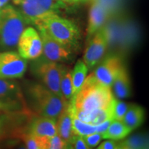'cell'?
I'll return each mask as SVG.
<instances>
[{
    "label": "cell",
    "mask_w": 149,
    "mask_h": 149,
    "mask_svg": "<svg viewBox=\"0 0 149 149\" xmlns=\"http://www.w3.org/2000/svg\"><path fill=\"white\" fill-rule=\"evenodd\" d=\"M115 100L111 87L97 83L89 75L77 94L69 102L68 107L72 116L87 123L88 114L109 107Z\"/></svg>",
    "instance_id": "1"
},
{
    "label": "cell",
    "mask_w": 149,
    "mask_h": 149,
    "mask_svg": "<svg viewBox=\"0 0 149 149\" xmlns=\"http://www.w3.org/2000/svg\"><path fill=\"white\" fill-rule=\"evenodd\" d=\"M35 26L42 27L53 40L70 51H75L79 46L80 33L77 26L59 15L46 17Z\"/></svg>",
    "instance_id": "2"
},
{
    "label": "cell",
    "mask_w": 149,
    "mask_h": 149,
    "mask_svg": "<svg viewBox=\"0 0 149 149\" xmlns=\"http://www.w3.org/2000/svg\"><path fill=\"white\" fill-rule=\"evenodd\" d=\"M26 25L18 9L11 5L0 9V51L15 47Z\"/></svg>",
    "instance_id": "3"
},
{
    "label": "cell",
    "mask_w": 149,
    "mask_h": 149,
    "mask_svg": "<svg viewBox=\"0 0 149 149\" xmlns=\"http://www.w3.org/2000/svg\"><path fill=\"white\" fill-rule=\"evenodd\" d=\"M29 92L33 107L40 116L56 121L69 104L63 97L57 95L44 85L31 86Z\"/></svg>",
    "instance_id": "4"
},
{
    "label": "cell",
    "mask_w": 149,
    "mask_h": 149,
    "mask_svg": "<svg viewBox=\"0 0 149 149\" xmlns=\"http://www.w3.org/2000/svg\"><path fill=\"white\" fill-rule=\"evenodd\" d=\"M17 6L27 24L35 26L46 17L59 15L67 7L61 0H22Z\"/></svg>",
    "instance_id": "5"
},
{
    "label": "cell",
    "mask_w": 149,
    "mask_h": 149,
    "mask_svg": "<svg viewBox=\"0 0 149 149\" xmlns=\"http://www.w3.org/2000/svg\"><path fill=\"white\" fill-rule=\"evenodd\" d=\"M64 68V65L58 62L42 59L35 65L34 69L44 86L57 95L63 97L60 90V81Z\"/></svg>",
    "instance_id": "6"
},
{
    "label": "cell",
    "mask_w": 149,
    "mask_h": 149,
    "mask_svg": "<svg viewBox=\"0 0 149 149\" xmlns=\"http://www.w3.org/2000/svg\"><path fill=\"white\" fill-rule=\"evenodd\" d=\"M91 37L83 56L84 63L88 69L93 67L101 60L107 51L110 41L109 34L106 26H102Z\"/></svg>",
    "instance_id": "7"
},
{
    "label": "cell",
    "mask_w": 149,
    "mask_h": 149,
    "mask_svg": "<svg viewBox=\"0 0 149 149\" xmlns=\"http://www.w3.org/2000/svg\"><path fill=\"white\" fill-rule=\"evenodd\" d=\"M27 68L26 59L14 51L0 53V79H19Z\"/></svg>",
    "instance_id": "8"
},
{
    "label": "cell",
    "mask_w": 149,
    "mask_h": 149,
    "mask_svg": "<svg viewBox=\"0 0 149 149\" xmlns=\"http://www.w3.org/2000/svg\"><path fill=\"white\" fill-rule=\"evenodd\" d=\"M19 55L25 59H36L42 54V42L39 33L33 27L24 30L17 43Z\"/></svg>",
    "instance_id": "9"
},
{
    "label": "cell",
    "mask_w": 149,
    "mask_h": 149,
    "mask_svg": "<svg viewBox=\"0 0 149 149\" xmlns=\"http://www.w3.org/2000/svg\"><path fill=\"white\" fill-rule=\"evenodd\" d=\"M37 28L42 39L43 60L55 62H64L69 60L72 51L53 40L42 27Z\"/></svg>",
    "instance_id": "10"
},
{
    "label": "cell",
    "mask_w": 149,
    "mask_h": 149,
    "mask_svg": "<svg viewBox=\"0 0 149 149\" xmlns=\"http://www.w3.org/2000/svg\"><path fill=\"white\" fill-rule=\"evenodd\" d=\"M122 66L118 57L112 56L104 59L90 76L97 83L111 88L113 80Z\"/></svg>",
    "instance_id": "11"
},
{
    "label": "cell",
    "mask_w": 149,
    "mask_h": 149,
    "mask_svg": "<svg viewBox=\"0 0 149 149\" xmlns=\"http://www.w3.org/2000/svg\"><path fill=\"white\" fill-rule=\"evenodd\" d=\"M0 102L7 106L10 111H15L24 104L23 95L16 81L0 79Z\"/></svg>",
    "instance_id": "12"
},
{
    "label": "cell",
    "mask_w": 149,
    "mask_h": 149,
    "mask_svg": "<svg viewBox=\"0 0 149 149\" xmlns=\"http://www.w3.org/2000/svg\"><path fill=\"white\" fill-rule=\"evenodd\" d=\"M109 14V11L101 3L97 0L93 1L89 10L88 23L87 27L88 38H91L99 29L103 26Z\"/></svg>",
    "instance_id": "13"
},
{
    "label": "cell",
    "mask_w": 149,
    "mask_h": 149,
    "mask_svg": "<svg viewBox=\"0 0 149 149\" xmlns=\"http://www.w3.org/2000/svg\"><path fill=\"white\" fill-rule=\"evenodd\" d=\"M29 133L40 137H52L57 134L56 121L40 116L31 122Z\"/></svg>",
    "instance_id": "14"
},
{
    "label": "cell",
    "mask_w": 149,
    "mask_h": 149,
    "mask_svg": "<svg viewBox=\"0 0 149 149\" xmlns=\"http://www.w3.org/2000/svg\"><path fill=\"white\" fill-rule=\"evenodd\" d=\"M113 90L115 96L119 99L129 97L130 95V82L128 72L124 66L115 76L113 82Z\"/></svg>",
    "instance_id": "15"
},
{
    "label": "cell",
    "mask_w": 149,
    "mask_h": 149,
    "mask_svg": "<svg viewBox=\"0 0 149 149\" xmlns=\"http://www.w3.org/2000/svg\"><path fill=\"white\" fill-rule=\"evenodd\" d=\"M69 106V104H68ZM56 123L57 133L61 139H64L69 146V141L74 134L72 131V116L69 107H68L59 115ZM70 148V146H69Z\"/></svg>",
    "instance_id": "16"
},
{
    "label": "cell",
    "mask_w": 149,
    "mask_h": 149,
    "mask_svg": "<svg viewBox=\"0 0 149 149\" xmlns=\"http://www.w3.org/2000/svg\"><path fill=\"white\" fill-rule=\"evenodd\" d=\"M145 119L144 109L139 106L132 104L128 106L125 115L122 119V122L131 130L139 127Z\"/></svg>",
    "instance_id": "17"
},
{
    "label": "cell",
    "mask_w": 149,
    "mask_h": 149,
    "mask_svg": "<svg viewBox=\"0 0 149 149\" xmlns=\"http://www.w3.org/2000/svg\"><path fill=\"white\" fill-rule=\"evenodd\" d=\"M131 131L122 121L113 120L107 130L102 134V139L120 140L126 137Z\"/></svg>",
    "instance_id": "18"
},
{
    "label": "cell",
    "mask_w": 149,
    "mask_h": 149,
    "mask_svg": "<svg viewBox=\"0 0 149 149\" xmlns=\"http://www.w3.org/2000/svg\"><path fill=\"white\" fill-rule=\"evenodd\" d=\"M88 70V68L84 63V61L81 60L77 61L73 70L71 72L72 84V95L71 100L75 97L77 93L81 89L84 82L86 77Z\"/></svg>",
    "instance_id": "19"
},
{
    "label": "cell",
    "mask_w": 149,
    "mask_h": 149,
    "mask_svg": "<svg viewBox=\"0 0 149 149\" xmlns=\"http://www.w3.org/2000/svg\"><path fill=\"white\" fill-rule=\"evenodd\" d=\"M120 149H137L148 148V139L146 135H134L125 140L118 142Z\"/></svg>",
    "instance_id": "20"
},
{
    "label": "cell",
    "mask_w": 149,
    "mask_h": 149,
    "mask_svg": "<svg viewBox=\"0 0 149 149\" xmlns=\"http://www.w3.org/2000/svg\"><path fill=\"white\" fill-rule=\"evenodd\" d=\"M71 70L65 67L60 81V90L62 96L66 101L70 102L72 95V84Z\"/></svg>",
    "instance_id": "21"
},
{
    "label": "cell",
    "mask_w": 149,
    "mask_h": 149,
    "mask_svg": "<svg viewBox=\"0 0 149 149\" xmlns=\"http://www.w3.org/2000/svg\"><path fill=\"white\" fill-rule=\"evenodd\" d=\"M71 114V113H70ZM72 116V127L74 134L80 136H84L88 134L97 133L96 125L84 122L78 120L75 117Z\"/></svg>",
    "instance_id": "22"
},
{
    "label": "cell",
    "mask_w": 149,
    "mask_h": 149,
    "mask_svg": "<svg viewBox=\"0 0 149 149\" xmlns=\"http://www.w3.org/2000/svg\"><path fill=\"white\" fill-rule=\"evenodd\" d=\"M18 135L23 140L27 148L44 149V137H37L29 132L19 133Z\"/></svg>",
    "instance_id": "23"
},
{
    "label": "cell",
    "mask_w": 149,
    "mask_h": 149,
    "mask_svg": "<svg viewBox=\"0 0 149 149\" xmlns=\"http://www.w3.org/2000/svg\"><path fill=\"white\" fill-rule=\"evenodd\" d=\"M44 149H62L68 148V144L59 136L56 135L52 137H44Z\"/></svg>",
    "instance_id": "24"
},
{
    "label": "cell",
    "mask_w": 149,
    "mask_h": 149,
    "mask_svg": "<svg viewBox=\"0 0 149 149\" xmlns=\"http://www.w3.org/2000/svg\"><path fill=\"white\" fill-rule=\"evenodd\" d=\"M128 108L127 104L122 102L116 101L113 109V119L114 120L122 121L123 117L125 115L126 111Z\"/></svg>",
    "instance_id": "25"
},
{
    "label": "cell",
    "mask_w": 149,
    "mask_h": 149,
    "mask_svg": "<svg viewBox=\"0 0 149 149\" xmlns=\"http://www.w3.org/2000/svg\"><path fill=\"white\" fill-rule=\"evenodd\" d=\"M82 137L88 148H94L97 146L102 139V135L99 133L88 134V135L82 136Z\"/></svg>",
    "instance_id": "26"
},
{
    "label": "cell",
    "mask_w": 149,
    "mask_h": 149,
    "mask_svg": "<svg viewBox=\"0 0 149 149\" xmlns=\"http://www.w3.org/2000/svg\"><path fill=\"white\" fill-rule=\"evenodd\" d=\"M70 148L76 149H88V147L86 144L82 136L74 135L72 136L69 141Z\"/></svg>",
    "instance_id": "27"
},
{
    "label": "cell",
    "mask_w": 149,
    "mask_h": 149,
    "mask_svg": "<svg viewBox=\"0 0 149 149\" xmlns=\"http://www.w3.org/2000/svg\"><path fill=\"white\" fill-rule=\"evenodd\" d=\"M98 149H118V142L116 140L109 139L102 142L101 144L97 147Z\"/></svg>",
    "instance_id": "28"
},
{
    "label": "cell",
    "mask_w": 149,
    "mask_h": 149,
    "mask_svg": "<svg viewBox=\"0 0 149 149\" xmlns=\"http://www.w3.org/2000/svg\"><path fill=\"white\" fill-rule=\"evenodd\" d=\"M0 110L2 111H10L9 108L6 104L0 102Z\"/></svg>",
    "instance_id": "29"
},
{
    "label": "cell",
    "mask_w": 149,
    "mask_h": 149,
    "mask_svg": "<svg viewBox=\"0 0 149 149\" xmlns=\"http://www.w3.org/2000/svg\"><path fill=\"white\" fill-rule=\"evenodd\" d=\"M61 1H64L65 3H78V2H81V1H85L86 0H61Z\"/></svg>",
    "instance_id": "30"
},
{
    "label": "cell",
    "mask_w": 149,
    "mask_h": 149,
    "mask_svg": "<svg viewBox=\"0 0 149 149\" xmlns=\"http://www.w3.org/2000/svg\"><path fill=\"white\" fill-rule=\"evenodd\" d=\"M9 1L10 0H0V9L2 8L3 7H4L5 6L8 4Z\"/></svg>",
    "instance_id": "31"
},
{
    "label": "cell",
    "mask_w": 149,
    "mask_h": 149,
    "mask_svg": "<svg viewBox=\"0 0 149 149\" xmlns=\"http://www.w3.org/2000/svg\"><path fill=\"white\" fill-rule=\"evenodd\" d=\"M22 1V0H13V3L15 5H17L19 2V1Z\"/></svg>",
    "instance_id": "32"
},
{
    "label": "cell",
    "mask_w": 149,
    "mask_h": 149,
    "mask_svg": "<svg viewBox=\"0 0 149 149\" xmlns=\"http://www.w3.org/2000/svg\"><path fill=\"white\" fill-rule=\"evenodd\" d=\"M1 111H1V110H0V113H1Z\"/></svg>",
    "instance_id": "33"
}]
</instances>
